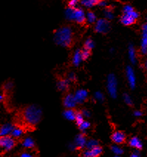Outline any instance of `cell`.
Returning <instances> with one entry per match:
<instances>
[{
	"label": "cell",
	"instance_id": "1",
	"mask_svg": "<svg viewBox=\"0 0 147 157\" xmlns=\"http://www.w3.org/2000/svg\"><path fill=\"white\" fill-rule=\"evenodd\" d=\"M73 36L72 29L69 26H62L55 31L54 33V42L61 47H71L73 43Z\"/></svg>",
	"mask_w": 147,
	"mask_h": 157
},
{
	"label": "cell",
	"instance_id": "2",
	"mask_svg": "<svg viewBox=\"0 0 147 157\" xmlns=\"http://www.w3.org/2000/svg\"><path fill=\"white\" fill-rule=\"evenodd\" d=\"M42 111L38 106L31 105L25 108L23 111V118L27 125L34 126L41 121Z\"/></svg>",
	"mask_w": 147,
	"mask_h": 157
},
{
	"label": "cell",
	"instance_id": "3",
	"mask_svg": "<svg viewBox=\"0 0 147 157\" xmlns=\"http://www.w3.org/2000/svg\"><path fill=\"white\" fill-rule=\"evenodd\" d=\"M64 14L68 21L75 22L79 25H83L86 22V14L83 9L80 7H76V8L67 7Z\"/></svg>",
	"mask_w": 147,
	"mask_h": 157
},
{
	"label": "cell",
	"instance_id": "4",
	"mask_svg": "<svg viewBox=\"0 0 147 157\" xmlns=\"http://www.w3.org/2000/svg\"><path fill=\"white\" fill-rule=\"evenodd\" d=\"M139 16H140V14L138 12L136 11L135 10H133L132 11L129 12L127 13H123L120 16V21L123 25L130 26L136 22Z\"/></svg>",
	"mask_w": 147,
	"mask_h": 157
},
{
	"label": "cell",
	"instance_id": "5",
	"mask_svg": "<svg viewBox=\"0 0 147 157\" xmlns=\"http://www.w3.org/2000/svg\"><path fill=\"white\" fill-rule=\"evenodd\" d=\"M106 88H107L108 93L112 98L117 97V81L116 77L114 74H111L107 77V82H106Z\"/></svg>",
	"mask_w": 147,
	"mask_h": 157
},
{
	"label": "cell",
	"instance_id": "6",
	"mask_svg": "<svg viewBox=\"0 0 147 157\" xmlns=\"http://www.w3.org/2000/svg\"><path fill=\"white\" fill-rule=\"evenodd\" d=\"M111 29L110 21L106 19H100L97 20L95 25V31L98 33L106 34Z\"/></svg>",
	"mask_w": 147,
	"mask_h": 157
},
{
	"label": "cell",
	"instance_id": "7",
	"mask_svg": "<svg viewBox=\"0 0 147 157\" xmlns=\"http://www.w3.org/2000/svg\"><path fill=\"white\" fill-rule=\"evenodd\" d=\"M16 145V141L11 136L0 137V149L4 151H10Z\"/></svg>",
	"mask_w": 147,
	"mask_h": 157
},
{
	"label": "cell",
	"instance_id": "8",
	"mask_svg": "<svg viewBox=\"0 0 147 157\" xmlns=\"http://www.w3.org/2000/svg\"><path fill=\"white\" fill-rule=\"evenodd\" d=\"M126 75L128 83L131 89H134L136 86V77L134 71L131 66H127L126 68Z\"/></svg>",
	"mask_w": 147,
	"mask_h": 157
},
{
	"label": "cell",
	"instance_id": "9",
	"mask_svg": "<svg viewBox=\"0 0 147 157\" xmlns=\"http://www.w3.org/2000/svg\"><path fill=\"white\" fill-rule=\"evenodd\" d=\"M63 104L66 109H73L78 103L75 100L74 94H68L64 97V100H63Z\"/></svg>",
	"mask_w": 147,
	"mask_h": 157
},
{
	"label": "cell",
	"instance_id": "10",
	"mask_svg": "<svg viewBox=\"0 0 147 157\" xmlns=\"http://www.w3.org/2000/svg\"><path fill=\"white\" fill-rule=\"evenodd\" d=\"M75 99L78 104H82L87 99L88 92L84 89H79L74 94Z\"/></svg>",
	"mask_w": 147,
	"mask_h": 157
},
{
	"label": "cell",
	"instance_id": "11",
	"mask_svg": "<svg viewBox=\"0 0 147 157\" xmlns=\"http://www.w3.org/2000/svg\"><path fill=\"white\" fill-rule=\"evenodd\" d=\"M102 153V148L100 146L93 147L91 149H87L83 153V157H98Z\"/></svg>",
	"mask_w": 147,
	"mask_h": 157
},
{
	"label": "cell",
	"instance_id": "12",
	"mask_svg": "<svg viewBox=\"0 0 147 157\" xmlns=\"http://www.w3.org/2000/svg\"><path fill=\"white\" fill-rule=\"evenodd\" d=\"M14 127V126L11 123L4 124L0 127V134L1 136H10Z\"/></svg>",
	"mask_w": 147,
	"mask_h": 157
},
{
	"label": "cell",
	"instance_id": "13",
	"mask_svg": "<svg viewBox=\"0 0 147 157\" xmlns=\"http://www.w3.org/2000/svg\"><path fill=\"white\" fill-rule=\"evenodd\" d=\"M112 139L115 144H122L123 142H124L125 139H126V136L124 133L122 131H117L114 132L112 135Z\"/></svg>",
	"mask_w": 147,
	"mask_h": 157
},
{
	"label": "cell",
	"instance_id": "14",
	"mask_svg": "<svg viewBox=\"0 0 147 157\" xmlns=\"http://www.w3.org/2000/svg\"><path fill=\"white\" fill-rule=\"evenodd\" d=\"M86 141H87V140H86L84 135L79 134L75 137L74 144H75L76 147H78V148H83V147H86Z\"/></svg>",
	"mask_w": 147,
	"mask_h": 157
},
{
	"label": "cell",
	"instance_id": "15",
	"mask_svg": "<svg viewBox=\"0 0 147 157\" xmlns=\"http://www.w3.org/2000/svg\"><path fill=\"white\" fill-rule=\"evenodd\" d=\"M128 56L130 62L132 64H135L137 63V53H136L135 48L133 45L130 44L128 47Z\"/></svg>",
	"mask_w": 147,
	"mask_h": 157
},
{
	"label": "cell",
	"instance_id": "16",
	"mask_svg": "<svg viewBox=\"0 0 147 157\" xmlns=\"http://www.w3.org/2000/svg\"><path fill=\"white\" fill-rule=\"evenodd\" d=\"M81 61H83L81 58V51L78 49L73 53V56H72V63L74 66L78 67L81 64Z\"/></svg>",
	"mask_w": 147,
	"mask_h": 157
},
{
	"label": "cell",
	"instance_id": "17",
	"mask_svg": "<svg viewBox=\"0 0 147 157\" xmlns=\"http://www.w3.org/2000/svg\"><path fill=\"white\" fill-rule=\"evenodd\" d=\"M103 0H80V3L81 5L90 8V7H94L95 5H98L100 2Z\"/></svg>",
	"mask_w": 147,
	"mask_h": 157
},
{
	"label": "cell",
	"instance_id": "18",
	"mask_svg": "<svg viewBox=\"0 0 147 157\" xmlns=\"http://www.w3.org/2000/svg\"><path fill=\"white\" fill-rule=\"evenodd\" d=\"M69 81L67 79H61L57 82V88L61 91H65L69 88Z\"/></svg>",
	"mask_w": 147,
	"mask_h": 157
},
{
	"label": "cell",
	"instance_id": "19",
	"mask_svg": "<svg viewBox=\"0 0 147 157\" xmlns=\"http://www.w3.org/2000/svg\"><path fill=\"white\" fill-rule=\"evenodd\" d=\"M63 116L66 119L69 121L75 120V116H76V112L73 109H66L63 113Z\"/></svg>",
	"mask_w": 147,
	"mask_h": 157
},
{
	"label": "cell",
	"instance_id": "20",
	"mask_svg": "<svg viewBox=\"0 0 147 157\" xmlns=\"http://www.w3.org/2000/svg\"><path fill=\"white\" fill-rule=\"evenodd\" d=\"M129 145H130L131 147H134V148L137 149V150L141 149L142 147H143L141 141L140 140L139 138L136 137V136H134V137H132L130 140H129Z\"/></svg>",
	"mask_w": 147,
	"mask_h": 157
},
{
	"label": "cell",
	"instance_id": "21",
	"mask_svg": "<svg viewBox=\"0 0 147 157\" xmlns=\"http://www.w3.org/2000/svg\"><path fill=\"white\" fill-rule=\"evenodd\" d=\"M23 134H24V130H23L21 127H15L14 128H13L10 136L13 138H14V139H18V138H20L21 136H22Z\"/></svg>",
	"mask_w": 147,
	"mask_h": 157
},
{
	"label": "cell",
	"instance_id": "22",
	"mask_svg": "<svg viewBox=\"0 0 147 157\" xmlns=\"http://www.w3.org/2000/svg\"><path fill=\"white\" fill-rule=\"evenodd\" d=\"M22 146L27 149L33 148L35 146V142L31 137H26L22 141Z\"/></svg>",
	"mask_w": 147,
	"mask_h": 157
},
{
	"label": "cell",
	"instance_id": "23",
	"mask_svg": "<svg viewBox=\"0 0 147 157\" xmlns=\"http://www.w3.org/2000/svg\"><path fill=\"white\" fill-rule=\"evenodd\" d=\"M86 22L89 24H94L97 22V17L96 15L95 14L93 11L92 10H89V11L86 13Z\"/></svg>",
	"mask_w": 147,
	"mask_h": 157
},
{
	"label": "cell",
	"instance_id": "24",
	"mask_svg": "<svg viewBox=\"0 0 147 157\" xmlns=\"http://www.w3.org/2000/svg\"><path fill=\"white\" fill-rule=\"evenodd\" d=\"M103 15H104V17L106 19L109 20V21H111V20L114 19L113 10H112L110 7L107 6V7L104 8V10H103Z\"/></svg>",
	"mask_w": 147,
	"mask_h": 157
},
{
	"label": "cell",
	"instance_id": "25",
	"mask_svg": "<svg viewBox=\"0 0 147 157\" xmlns=\"http://www.w3.org/2000/svg\"><path fill=\"white\" fill-rule=\"evenodd\" d=\"M94 47H95L94 41L91 38H88L85 41L84 45H83V48L86 50H89V51H92Z\"/></svg>",
	"mask_w": 147,
	"mask_h": 157
},
{
	"label": "cell",
	"instance_id": "26",
	"mask_svg": "<svg viewBox=\"0 0 147 157\" xmlns=\"http://www.w3.org/2000/svg\"><path fill=\"white\" fill-rule=\"evenodd\" d=\"M97 146H98V142L95 139H89V140L86 141V147L87 149L93 148V147H97Z\"/></svg>",
	"mask_w": 147,
	"mask_h": 157
},
{
	"label": "cell",
	"instance_id": "27",
	"mask_svg": "<svg viewBox=\"0 0 147 157\" xmlns=\"http://www.w3.org/2000/svg\"><path fill=\"white\" fill-rule=\"evenodd\" d=\"M90 55H91V51L84 49V48L81 51V58L83 61H86V60H87L89 58V57H90Z\"/></svg>",
	"mask_w": 147,
	"mask_h": 157
},
{
	"label": "cell",
	"instance_id": "28",
	"mask_svg": "<svg viewBox=\"0 0 147 157\" xmlns=\"http://www.w3.org/2000/svg\"><path fill=\"white\" fill-rule=\"evenodd\" d=\"M83 116L82 115L81 112H78V113H76V116H75V122H76V124L79 126L82 122L84 121V119H83Z\"/></svg>",
	"mask_w": 147,
	"mask_h": 157
},
{
	"label": "cell",
	"instance_id": "29",
	"mask_svg": "<svg viewBox=\"0 0 147 157\" xmlns=\"http://www.w3.org/2000/svg\"><path fill=\"white\" fill-rule=\"evenodd\" d=\"M112 151L113 152L116 156H120V155L122 154L123 152L121 147H120L117 145L112 146Z\"/></svg>",
	"mask_w": 147,
	"mask_h": 157
},
{
	"label": "cell",
	"instance_id": "30",
	"mask_svg": "<svg viewBox=\"0 0 147 157\" xmlns=\"http://www.w3.org/2000/svg\"><path fill=\"white\" fill-rule=\"evenodd\" d=\"M123 101H124V102L126 104V105H129V106L132 105V104H133L132 99H131V96H129V94H123Z\"/></svg>",
	"mask_w": 147,
	"mask_h": 157
},
{
	"label": "cell",
	"instance_id": "31",
	"mask_svg": "<svg viewBox=\"0 0 147 157\" xmlns=\"http://www.w3.org/2000/svg\"><path fill=\"white\" fill-rule=\"evenodd\" d=\"M89 127H90V123L89 122H87V121H83L81 125H79L80 130H82V131H85V130H88Z\"/></svg>",
	"mask_w": 147,
	"mask_h": 157
},
{
	"label": "cell",
	"instance_id": "32",
	"mask_svg": "<svg viewBox=\"0 0 147 157\" xmlns=\"http://www.w3.org/2000/svg\"><path fill=\"white\" fill-rule=\"evenodd\" d=\"M78 3H80V0H69L67 4L68 7H70V8H76Z\"/></svg>",
	"mask_w": 147,
	"mask_h": 157
},
{
	"label": "cell",
	"instance_id": "33",
	"mask_svg": "<svg viewBox=\"0 0 147 157\" xmlns=\"http://www.w3.org/2000/svg\"><path fill=\"white\" fill-rule=\"evenodd\" d=\"M94 97L97 101H99V102H102V101L104 100V95L102 94L101 92H100V91H97L96 93H95Z\"/></svg>",
	"mask_w": 147,
	"mask_h": 157
},
{
	"label": "cell",
	"instance_id": "34",
	"mask_svg": "<svg viewBox=\"0 0 147 157\" xmlns=\"http://www.w3.org/2000/svg\"><path fill=\"white\" fill-rule=\"evenodd\" d=\"M133 10H134V8L131 5V4H125L123 7V13H129V12L132 11Z\"/></svg>",
	"mask_w": 147,
	"mask_h": 157
},
{
	"label": "cell",
	"instance_id": "35",
	"mask_svg": "<svg viewBox=\"0 0 147 157\" xmlns=\"http://www.w3.org/2000/svg\"><path fill=\"white\" fill-rule=\"evenodd\" d=\"M13 83L12 82H6L4 85V89L7 91H11V90L13 89Z\"/></svg>",
	"mask_w": 147,
	"mask_h": 157
},
{
	"label": "cell",
	"instance_id": "36",
	"mask_svg": "<svg viewBox=\"0 0 147 157\" xmlns=\"http://www.w3.org/2000/svg\"><path fill=\"white\" fill-rule=\"evenodd\" d=\"M67 79L69 82H74V81L76 80V75L72 72L69 73L67 76Z\"/></svg>",
	"mask_w": 147,
	"mask_h": 157
},
{
	"label": "cell",
	"instance_id": "37",
	"mask_svg": "<svg viewBox=\"0 0 147 157\" xmlns=\"http://www.w3.org/2000/svg\"><path fill=\"white\" fill-rule=\"evenodd\" d=\"M143 45L147 46V33H142V39H141V44Z\"/></svg>",
	"mask_w": 147,
	"mask_h": 157
},
{
	"label": "cell",
	"instance_id": "38",
	"mask_svg": "<svg viewBox=\"0 0 147 157\" xmlns=\"http://www.w3.org/2000/svg\"><path fill=\"white\" fill-rule=\"evenodd\" d=\"M81 113H82V115L83 116V117H86V118H89L91 115L90 112H89V110H86V109L82 110Z\"/></svg>",
	"mask_w": 147,
	"mask_h": 157
},
{
	"label": "cell",
	"instance_id": "39",
	"mask_svg": "<svg viewBox=\"0 0 147 157\" xmlns=\"http://www.w3.org/2000/svg\"><path fill=\"white\" fill-rule=\"evenodd\" d=\"M140 53L143 55H146L147 54V46L140 45Z\"/></svg>",
	"mask_w": 147,
	"mask_h": 157
},
{
	"label": "cell",
	"instance_id": "40",
	"mask_svg": "<svg viewBox=\"0 0 147 157\" xmlns=\"http://www.w3.org/2000/svg\"><path fill=\"white\" fill-rule=\"evenodd\" d=\"M19 157H33V156L30 153H28V152H24V153H21Z\"/></svg>",
	"mask_w": 147,
	"mask_h": 157
},
{
	"label": "cell",
	"instance_id": "41",
	"mask_svg": "<svg viewBox=\"0 0 147 157\" xmlns=\"http://www.w3.org/2000/svg\"><path fill=\"white\" fill-rule=\"evenodd\" d=\"M142 33H147V22L142 26Z\"/></svg>",
	"mask_w": 147,
	"mask_h": 157
},
{
	"label": "cell",
	"instance_id": "42",
	"mask_svg": "<svg viewBox=\"0 0 147 157\" xmlns=\"http://www.w3.org/2000/svg\"><path fill=\"white\" fill-rule=\"evenodd\" d=\"M142 115H143V113L140 110H135L134 112V116H136V117H140Z\"/></svg>",
	"mask_w": 147,
	"mask_h": 157
},
{
	"label": "cell",
	"instance_id": "43",
	"mask_svg": "<svg viewBox=\"0 0 147 157\" xmlns=\"http://www.w3.org/2000/svg\"><path fill=\"white\" fill-rule=\"evenodd\" d=\"M69 150H74L75 148H76V146H75V144H74V143L73 144H72V143H71V144H69Z\"/></svg>",
	"mask_w": 147,
	"mask_h": 157
},
{
	"label": "cell",
	"instance_id": "44",
	"mask_svg": "<svg viewBox=\"0 0 147 157\" xmlns=\"http://www.w3.org/2000/svg\"><path fill=\"white\" fill-rule=\"evenodd\" d=\"M131 157H140V156L138 154V153H133L131 155Z\"/></svg>",
	"mask_w": 147,
	"mask_h": 157
},
{
	"label": "cell",
	"instance_id": "45",
	"mask_svg": "<svg viewBox=\"0 0 147 157\" xmlns=\"http://www.w3.org/2000/svg\"><path fill=\"white\" fill-rule=\"evenodd\" d=\"M143 66H144L145 70H146V71H147V60H145L144 64H143Z\"/></svg>",
	"mask_w": 147,
	"mask_h": 157
},
{
	"label": "cell",
	"instance_id": "46",
	"mask_svg": "<svg viewBox=\"0 0 147 157\" xmlns=\"http://www.w3.org/2000/svg\"><path fill=\"white\" fill-rule=\"evenodd\" d=\"M3 99H4V97H3V96H2V95L0 94V102H1V101L3 100Z\"/></svg>",
	"mask_w": 147,
	"mask_h": 157
},
{
	"label": "cell",
	"instance_id": "47",
	"mask_svg": "<svg viewBox=\"0 0 147 157\" xmlns=\"http://www.w3.org/2000/svg\"><path fill=\"white\" fill-rule=\"evenodd\" d=\"M114 51V48H112V49L110 50V51H109V52L111 53V54H112V53H113Z\"/></svg>",
	"mask_w": 147,
	"mask_h": 157
},
{
	"label": "cell",
	"instance_id": "48",
	"mask_svg": "<svg viewBox=\"0 0 147 157\" xmlns=\"http://www.w3.org/2000/svg\"><path fill=\"white\" fill-rule=\"evenodd\" d=\"M114 157H120V156H115Z\"/></svg>",
	"mask_w": 147,
	"mask_h": 157
},
{
	"label": "cell",
	"instance_id": "49",
	"mask_svg": "<svg viewBox=\"0 0 147 157\" xmlns=\"http://www.w3.org/2000/svg\"><path fill=\"white\" fill-rule=\"evenodd\" d=\"M1 134H0V137H1Z\"/></svg>",
	"mask_w": 147,
	"mask_h": 157
}]
</instances>
